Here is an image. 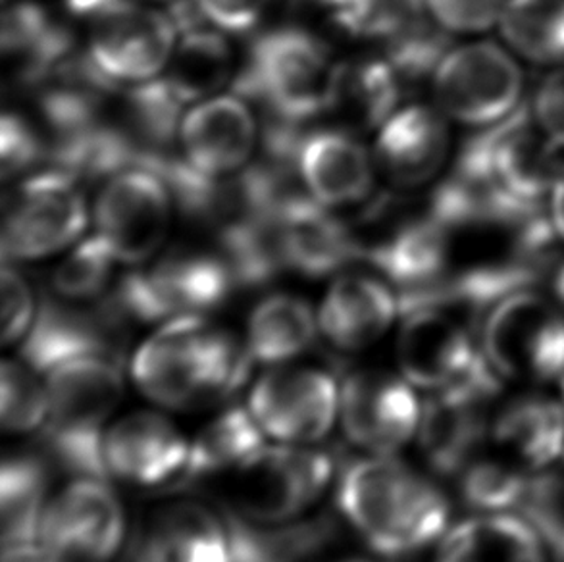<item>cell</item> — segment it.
I'll return each mask as SVG.
<instances>
[{"label": "cell", "mask_w": 564, "mask_h": 562, "mask_svg": "<svg viewBox=\"0 0 564 562\" xmlns=\"http://www.w3.org/2000/svg\"><path fill=\"white\" fill-rule=\"evenodd\" d=\"M280 237L288 268L308 278H322L360 259L351 229L316 198L291 197L280 206Z\"/></svg>", "instance_id": "obj_23"}, {"label": "cell", "mask_w": 564, "mask_h": 562, "mask_svg": "<svg viewBox=\"0 0 564 562\" xmlns=\"http://www.w3.org/2000/svg\"><path fill=\"white\" fill-rule=\"evenodd\" d=\"M503 456L524 471H545L564 455V404L550 397L514 399L491 422Z\"/></svg>", "instance_id": "obj_27"}, {"label": "cell", "mask_w": 564, "mask_h": 562, "mask_svg": "<svg viewBox=\"0 0 564 562\" xmlns=\"http://www.w3.org/2000/svg\"><path fill=\"white\" fill-rule=\"evenodd\" d=\"M46 376L45 447L76 478L107 479L105 433L123 393L122 358L84 355L54 366Z\"/></svg>", "instance_id": "obj_3"}, {"label": "cell", "mask_w": 564, "mask_h": 562, "mask_svg": "<svg viewBox=\"0 0 564 562\" xmlns=\"http://www.w3.org/2000/svg\"><path fill=\"white\" fill-rule=\"evenodd\" d=\"M87 22L89 58L112 82H149L174 54L177 28L170 14L115 0Z\"/></svg>", "instance_id": "obj_15"}, {"label": "cell", "mask_w": 564, "mask_h": 562, "mask_svg": "<svg viewBox=\"0 0 564 562\" xmlns=\"http://www.w3.org/2000/svg\"><path fill=\"white\" fill-rule=\"evenodd\" d=\"M0 419L10 433L35 432L48 419L46 383L25 363L7 360L0 374Z\"/></svg>", "instance_id": "obj_38"}, {"label": "cell", "mask_w": 564, "mask_h": 562, "mask_svg": "<svg viewBox=\"0 0 564 562\" xmlns=\"http://www.w3.org/2000/svg\"><path fill=\"white\" fill-rule=\"evenodd\" d=\"M332 374L313 366H278L264 374L249 397V411L262 432L288 445H311L328 435L339 414Z\"/></svg>", "instance_id": "obj_13"}, {"label": "cell", "mask_w": 564, "mask_h": 562, "mask_svg": "<svg viewBox=\"0 0 564 562\" xmlns=\"http://www.w3.org/2000/svg\"><path fill=\"white\" fill-rule=\"evenodd\" d=\"M451 257V231L430 213L401 221L362 251L401 291L430 288L443 280Z\"/></svg>", "instance_id": "obj_26"}, {"label": "cell", "mask_w": 564, "mask_h": 562, "mask_svg": "<svg viewBox=\"0 0 564 562\" xmlns=\"http://www.w3.org/2000/svg\"><path fill=\"white\" fill-rule=\"evenodd\" d=\"M264 435L252 412L229 407L191 441L189 461L182 484L220 478L264 447Z\"/></svg>", "instance_id": "obj_32"}, {"label": "cell", "mask_w": 564, "mask_h": 562, "mask_svg": "<svg viewBox=\"0 0 564 562\" xmlns=\"http://www.w3.org/2000/svg\"><path fill=\"white\" fill-rule=\"evenodd\" d=\"M41 156V143L28 120L7 112L2 118V175L10 180L33 166Z\"/></svg>", "instance_id": "obj_43"}, {"label": "cell", "mask_w": 564, "mask_h": 562, "mask_svg": "<svg viewBox=\"0 0 564 562\" xmlns=\"http://www.w3.org/2000/svg\"><path fill=\"white\" fill-rule=\"evenodd\" d=\"M427 18L445 33L478 35L499 25L507 0H422Z\"/></svg>", "instance_id": "obj_40"}, {"label": "cell", "mask_w": 564, "mask_h": 562, "mask_svg": "<svg viewBox=\"0 0 564 562\" xmlns=\"http://www.w3.org/2000/svg\"><path fill=\"white\" fill-rule=\"evenodd\" d=\"M337 505L376 553L412 555L442 538L449 501L432 479L393 455H372L341 474Z\"/></svg>", "instance_id": "obj_1"}, {"label": "cell", "mask_w": 564, "mask_h": 562, "mask_svg": "<svg viewBox=\"0 0 564 562\" xmlns=\"http://www.w3.org/2000/svg\"><path fill=\"white\" fill-rule=\"evenodd\" d=\"M311 304L295 295H272L252 311L247 349L262 365H285L308 350L318 334Z\"/></svg>", "instance_id": "obj_31"}, {"label": "cell", "mask_w": 564, "mask_h": 562, "mask_svg": "<svg viewBox=\"0 0 564 562\" xmlns=\"http://www.w3.org/2000/svg\"><path fill=\"white\" fill-rule=\"evenodd\" d=\"M123 538L122 502L100 478H77L48 501L39 532L58 562H110Z\"/></svg>", "instance_id": "obj_12"}, {"label": "cell", "mask_w": 564, "mask_h": 562, "mask_svg": "<svg viewBox=\"0 0 564 562\" xmlns=\"http://www.w3.org/2000/svg\"><path fill=\"white\" fill-rule=\"evenodd\" d=\"M399 311V299L372 275L345 274L334 281L322 303L318 324L324 335L344 350H362L388 332Z\"/></svg>", "instance_id": "obj_25"}, {"label": "cell", "mask_w": 564, "mask_h": 562, "mask_svg": "<svg viewBox=\"0 0 564 562\" xmlns=\"http://www.w3.org/2000/svg\"><path fill=\"white\" fill-rule=\"evenodd\" d=\"M522 84V69L509 48L476 41L445 53L434 72V97L451 120L489 128L519 110Z\"/></svg>", "instance_id": "obj_8"}, {"label": "cell", "mask_w": 564, "mask_h": 562, "mask_svg": "<svg viewBox=\"0 0 564 562\" xmlns=\"http://www.w3.org/2000/svg\"><path fill=\"white\" fill-rule=\"evenodd\" d=\"M231 561V520L197 501H174L151 510L131 545V562Z\"/></svg>", "instance_id": "obj_18"}, {"label": "cell", "mask_w": 564, "mask_h": 562, "mask_svg": "<svg viewBox=\"0 0 564 562\" xmlns=\"http://www.w3.org/2000/svg\"><path fill=\"white\" fill-rule=\"evenodd\" d=\"M180 139L191 166L226 177L251 159L257 144V120L239 97L208 99L182 120Z\"/></svg>", "instance_id": "obj_21"}, {"label": "cell", "mask_w": 564, "mask_h": 562, "mask_svg": "<svg viewBox=\"0 0 564 562\" xmlns=\"http://www.w3.org/2000/svg\"><path fill=\"white\" fill-rule=\"evenodd\" d=\"M397 342V360L416 388L442 389L458 380L480 353L468 322L437 306L404 312Z\"/></svg>", "instance_id": "obj_19"}, {"label": "cell", "mask_w": 564, "mask_h": 562, "mask_svg": "<svg viewBox=\"0 0 564 562\" xmlns=\"http://www.w3.org/2000/svg\"><path fill=\"white\" fill-rule=\"evenodd\" d=\"M234 72V54L218 31L191 30L170 58L164 79L182 102L206 99L228 84Z\"/></svg>", "instance_id": "obj_34"}, {"label": "cell", "mask_w": 564, "mask_h": 562, "mask_svg": "<svg viewBox=\"0 0 564 562\" xmlns=\"http://www.w3.org/2000/svg\"><path fill=\"white\" fill-rule=\"evenodd\" d=\"M182 100L172 93L164 79H149L126 95L123 112L128 120V136L143 152L159 149L174 139L180 123Z\"/></svg>", "instance_id": "obj_36"}, {"label": "cell", "mask_w": 564, "mask_h": 562, "mask_svg": "<svg viewBox=\"0 0 564 562\" xmlns=\"http://www.w3.org/2000/svg\"><path fill=\"white\" fill-rule=\"evenodd\" d=\"M545 548L527 518L488 512L455 526L435 562H547Z\"/></svg>", "instance_id": "obj_29"}, {"label": "cell", "mask_w": 564, "mask_h": 562, "mask_svg": "<svg viewBox=\"0 0 564 562\" xmlns=\"http://www.w3.org/2000/svg\"><path fill=\"white\" fill-rule=\"evenodd\" d=\"M336 72L321 39L306 30L283 28L252 43L236 89L264 102L275 118L303 123L328 110Z\"/></svg>", "instance_id": "obj_4"}, {"label": "cell", "mask_w": 564, "mask_h": 562, "mask_svg": "<svg viewBox=\"0 0 564 562\" xmlns=\"http://www.w3.org/2000/svg\"><path fill=\"white\" fill-rule=\"evenodd\" d=\"M2 562H58L41 541L8 545L2 553Z\"/></svg>", "instance_id": "obj_46"}, {"label": "cell", "mask_w": 564, "mask_h": 562, "mask_svg": "<svg viewBox=\"0 0 564 562\" xmlns=\"http://www.w3.org/2000/svg\"><path fill=\"white\" fill-rule=\"evenodd\" d=\"M247 345L200 316L166 322L139 347L131 374L154 403L191 411L234 396L249 376Z\"/></svg>", "instance_id": "obj_2"}, {"label": "cell", "mask_w": 564, "mask_h": 562, "mask_svg": "<svg viewBox=\"0 0 564 562\" xmlns=\"http://www.w3.org/2000/svg\"><path fill=\"white\" fill-rule=\"evenodd\" d=\"M530 479L524 468L503 458H474L460 472L463 501L481 515L520 509L527 497Z\"/></svg>", "instance_id": "obj_37"}, {"label": "cell", "mask_w": 564, "mask_h": 562, "mask_svg": "<svg viewBox=\"0 0 564 562\" xmlns=\"http://www.w3.org/2000/svg\"><path fill=\"white\" fill-rule=\"evenodd\" d=\"M115 260L99 236L87 239L54 270L51 278L54 293L66 301L97 299L107 289Z\"/></svg>", "instance_id": "obj_39"}, {"label": "cell", "mask_w": 564, "mask_h": 562, "mask_svg": "<svg viewBox=\"0 0 564 562\" xmlns=\"http://www.w3.org/2000/svg\"><path fill=\"white\" fill-rule=\"evenodd\" d=\"M272 0H197L206 22L224 31H247L259 22Z\"/></svg>", "instance_id": "obj_44"}, {"label": "cell", "mask_w": 564, "mask_h": 562, "mask_svg": "<svg viewBox=\"0 0 564 562\" xmlns=\"http://www.w3.org/2000/svg\"><path fill=\"white\" fill-rule=\"evenodd\" d=\"M530 112L551 143L564 149V64L538 85Z\"/></svg>", "instance_id": "obj_42"}, {"label": "cell", "mask_w": 564, "mask_h": 562, "mask_svg": "<svg viewBox=\"0 0 564 562\" xmlns=\"http://www.w3.org/2000/svg\"><path fill=\"white\" fill-rule=\"evenodd\" d=\"M481 355L499 378L542 383L564 376V306L534 289L512 291L486 314Z\"/></svg>", "instance_id": "obj_7"}, {"label": "cell", "mask_w": 564, "mask_h": 562, "mask_svg": "<svg viewBox=\"0 0 564 562\" xmlns=\"http://www.w3.org/2000/svg\"><path fill=\"white\" fill-rule=\"evenodd\" d=\"M46 464L31 455L4 458L0 471L2 545L39 541L46 510Z\"/></svg>", "instance_id": "obj_33"}, {"label": "cell", "mask_w": 564, "mask_h": 562, "mask_svg": "<svg viewBox=\"0 0 564 562\" xmlns=\"http://www.w3.org/2000/svg\"><path fill=\"white\" fill-rule=\"evenodd\" d=\"M87 208L76 177L48 170L15 191L4 218V260H35L61 251L82 236Z\"/></svg>", "instance_id": "obj_11"}, {"label": "cell", "mask_w": 564, "mask_h": 562, "mask_svg": "<svg viewBox=\"0 0 564 562\" xmlns=\"http://www.w3.org/2000/svg\"><path fill=\"white\" fill-rule=\"evenodd\" d=\"M191 441L156 412H133L108 428L102 443L108 478L135 487L169 486L184 479Z\"/></svg>", "instance_id": "obj_17"}, {"label": "cell", "mask_w": 564, "mask_h": 562, "mask_svg": "<svg viewBox=\"0 0 564 562\" xmlns=\"http://www.w3.org/2000/svg\"><path fill=\"white\" fill-rule=\"evenodd\" d=\"M401 82L388 61L367 58L337 64L328 110L351 130H375L395 115Z\"/></svg>", "instance_id": "obj_30"}, {"label": "cell", "mask_w": 564, "mask_h": 562, "mask_svg": "<svg viewBox=\"0 0 564 562\" xmlns=\"http://www.w3.org/2000/svg\"><path fill=\"white\" fill-rule=\"evenodd\" d=\"M226 259L200 252H174L147 270L130 274L115 295L126 318L170 322L200 316L224 303L234 288Z\"/></svg>", "instance_id": "obj_10"}, {"label": "cell", "mask_w": 564, "mask_h": 562, "mask_svg": "<svg viewBox=\"0 0 564 562\" xmlns=\"http://www.w3.org/2000/svg\"><path fill=\"white\" fill-rule=\"evenodd\" d=\"M299 175L311 197L324 206H349L365 201L375 185L367 149L344 131L311 133L297 156Z\"/></svg>", "instance_id": "obj_24"}, {"label": "cell", "mask_w": 564, "mask_h": 562, "mask_svg": "<svg viewBox=\"0 0 564 562\" xmlns=\"http://www.w3.org/2000/svg\"><path fill=\"white\" fill-rule=\"evenodd\" d=\"M497 28L517 56L563 66L564 0H507Z\"/></svg>", "instance_id": "obj_35"}, {"label": "cell", "mask_w": 564, "mask_h": 562, "mask_svg": "<svg viewBox=\"0 0 564 562\" xmlns=\"http://www.w3.org/2000/svg\"><path fill=\"white\" fill-rule=\"evenodd\" d=\"M449 123L440 108L412 105L381 126L376 159L401 187L432 182L449 156Z\"/></svg>", "instance_id": "obj_22"}, {"label": "cell", "mask_w": 564, "mask_h": 562, "mask_svg": "<svg viewBox=\"0 0 564 562\" xmlns=\"http://www.w3.org/2000/svg\"><path fill=\"white\" fill-rule=\"evenodd\" d=\"M72 35L45 8L14 2L4 12L2 48L15 82L41 85L72 56Z\"/></svg>", "instance_id": "obj_28"}, {"label": "cell", "mask_w": 564, "mask_h": 562, "mask_svg": "<svg viewBox=\"0 0 564 562\" xmlns=\"http://www.w3.org/2000/svg\"><path fill=\"white\" fill-rule=\"evenodd\" d=\"M334 468V458L322 448L262 447L229 472V501L236 517L251 525H288L321 499Z\"/></svg>", "instance_id": "obj_6"}, {"label": "cell", "mask_w": 564, "mask_h": 562, "mask_svg": "<svg viewBox=\"0 0 564 562\" xmlns=\"http://www.w3.org/2000/svg\"><path fill=\"white\" fill-rule=\"evenodd\" d=\"M557 144L532 118L530 108L514 110L503 122L484 128L458 154L453 174L480 183L520 210L535 213L547 198L561 164Z\"/></svg>", "instance_id": "obj_5"}, {"label": "cell", "mask_w": 564, "mask_h": 562, "mask_svg": "<svg viewBox=\"0 0 564 562\" xmlns=\"http://www.w3.org/2000/svg\"><path fill=\"white\" fill-rule=\"evenodd\" d=\"M347 562H360V561H347Z\"/></svg>", "instance_id": "obj_48"}, {"label": "cell", "mask_w": 564, "mask_h": 562, "mask_svg": "<svg viewBox=\"0 0 564 562\" xmlns=\"http://www.w3.org/2000/svg\"><path fill=\"white\" fill-rule=\"evenodd\" d=\"M422 407L411 381L383 370L352 372L339 393L347 440L372 455H395L419 433Z\"/></svg>", "instance_id": "obj_16"}, {"label": "cell", "mask_w": 564, "mask_h": 562, "mask_svg": "<svg viewBox=\"0 0 564 562\" xmlns=\"http://www.w3.org/2000/svg\"><path fill=\"white\" fill-rule=\"evenodd\" d=\"M172 193L161 174L131 166L112 175L95 208L97 236L116 260L145 262L164 244L170 228Z\"/></svg>", "instance_id": "obj_14"}, {"label": "cell", "mask_w": 564, "mask_h": 562, "mask_svg": "<svg viewBox=\"0 0 564 562\" xmlns=\"http://www.w3.org/2000/svg\"><path fill=\"white\" fill-rule=\"evenodd\" d=\"M563 401H564V376H563Z\"/></svg>", "instance_id": "obj_47"}, {"label": "cell", "mask_w": 564, "mask_h": 562, "mask_svg": "<svg viewBox=\"0 0 564 562\" xmlns=\"http://www.w3.org/2000/svg\"><path fill=\"white\" fill-rule=\"evenodd\" d=\"M499 391L501 378L480 355L458 380L435 389L427 399L416 435L437 474H460L476 458L486 433L491 432L489 412Z\"/></svg>", "instance_id": "obj_9"}, {"label": "cell", "mask_w": 564, "mask_h": 562, "mask_svg": "<svg viewBox=\"0 0 564 562\" xmlns=\"http://www.w3.org/2000/svg\"><path fill=\"white\" fill-rule=\"evenodd\" d=\"M35 303L30 283L14 268L2 270V339L7 345L22 342L35 322Z\"/></svg>", "instance_id": "obj_41"}, {"label": "cell", "mask_w": 564, "mask_h": 562, "mask_svg": "<svg viewBox=\"0 0 564 562\" xmlns=\"http://www.w3.org/2000/svg\"><path fill=\"white\" fill-rule=\"evenodd\" d=\"M126 316L118 304L95 312H79L48 303L39 311L23 339L22 360L39 374L84 355L120 358Z\"/></svg>", "instance_id": "obj_20"}, {"label": "cell", "mask_w": 564, "mask_h": 562, "mask_svg": "<svg viewBox=\"0 0 564 562\" xmlns=\"http://www.w3.org/2000/svg\"><path fill=\"white\" fill-rule=\"evenodd\" d=\"M547 218L551 221V228L555 231L558 241L564 244V164L558 167L557 175L551 185L550 195H547Z\"/></svg>", "instance_id": "obj_45"}]
</instances>
